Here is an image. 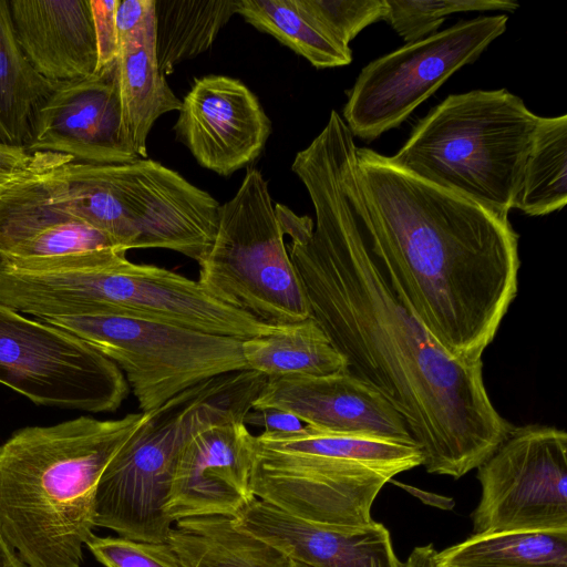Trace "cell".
I'll list each match as a JSON object with an SVG mask.
<instances>
[{
  "instance_id": "4",
  "label": "cell",
  "mask_w": 567,
  "mask_h": 567,
  "mask_svg": "<svg viewBox=\"0 0 567 567\" xmlns=\"http://www.w3.org/2000/svg\"><path fill=\"white\" fill-rule=\"evenodd\" d=\"M28 168L55 203L126 251L164 248L199 264L214 241L220 204L156 161L89 164L33 152Z\"/></svg>"
},
{
  "instance_id": "18",
  "label": "cell",
  "mask_w": 567,
  "mask_h": 567,
  "mask_svg": "<svg viewBox=\"0 0 567 567\" xmlns=\"http://www.w3.org/2000/svg\"><path fill=\"white\" fill-rule=\"evenodd\" d=\"M236 524L308 567H403L390 532L381 524L332 529L296 517L255 498Z\"/></svg>"
},
{
  "instance_id": "24",
  "label": "cell",
  "mask_w": 567,
  "mask_h": 567,
  "mask_svg": "<svg viewBox=\"0 0 567 567\" xmlns=\"http://www.w3.org/2000/svg\"><path fill=\"white\" fill-rule=\"evenodd\" d=\"M55 85L28 61L16 38L9 1L0 0V144L27 148L39 110Z\"/></svg>"
},
{
  "instance_id": "15",
  "label": "cell",
  "mask_w": 567,
  "mask_h": 567,
  "mask_svg": "<svg viewBox=\"0 0 567 567\" xmlns=\"http://www.w3.org/2000/svg\"><path fill=\"white\" fill-rule=\"evenodd\" d=\"M254 435L241 416L199 427L182 449L166 515L172 523L190 517L237 515L255 498L250 477Z\"/></svg>"
},
{
  "instance_id": "21",
  "label": "cell",
  "mask_w": 567,
  "mask_h": 567,
  "mask_svg": "<svg viewBox=\"0 0 567 567\" xmlns=\"http://www.w3.org/2000/svg\"><path fill=\"white\" fill-rule=\"evenodd\" d=\"M18 43L32 68L53 83L96 72L90 0H9Z\"/></svg>"
},
{
  "instance_id": "35",
  "label": "cell",
  "mask_w": 567,
  "mask_h": 567,
  "mask_svg": "<svg viewBox=\"0 0 567 567\" xmlns=\"http://www.w3.org/2000/svg\"><path fill=\"white\" fill-rule=\"evenodd\" d=\"M433 544L415 547L403 563V567H441L435 560Z\"/></svg>"
},
{
  "instance_id": "33",
  "label": "cell",
  "mask_w": 567,
  "mask_h": 567,
  "mask_svg": "<svg viewBox=\"0 0 567 567\" xmlns=\"http://www.w3.org/2000/svg\"><path fill=\"white\" fill-rule=\"evenodd\" d=\"M245 424L262 425L264 432L290 433L301 430V421L295 415L277 409L250 410L244 419Z\"/></svg>"
},
{
  "instance_id": "14",
  "label": "cell",
  "mask_w": 567,
  "mask_h": 567,
  "mask_svg": "<svg viewBox=\"0 0 567 567\" xmlns=\"http://www.w3.org/2000/svg\"><path fill=\"white\" fill-rule=\"evenodd\" d=\"M25 150L66 154L89 164L140 159L123 124L116 60L87 78L56 83L39 110Z\"/></svg>"
},
{
  "instance_id": "29",
  "label": "cell",
  "mask_w": 567,
  "mask_h": 567,
  "mask_svg": "<svg viewBox=\"0 0 567 567\" xmlns=\"http://www.w3.org/2000/svg\"><path fill=\"white\" fill-rule=\"evenodd\" d=\"M385 20L406 42L435 33L447 16L466 11L505 10L518 4L509 0H385Z\"/></svg>"
},
{
  "instance_id": "10",
  "label": "cell",
  "mask_w": 567,
  "mask_h": 567,
  "mask_svg": "<svg viewBox=\"0 0 567 567\" xmlns=\"http://www.w3.org/2000/svg\"><path fill=\"white\" fill-rule=\"evenodd\" d=\"M42 321L76 336L112 360L143 413L208 379L247 369L244 340L229 336L128 315Z\"/></svg>"
},
{
  "instance_id": "22",
  "label": "cell",
  "mask_w": 567,
  "mask_h": 567,
  "mask_svg": "<svg viewBox=\"0 0 567 567\" xmlns=\"http://www.w3.org/2000/svg\"><path fill=\"white\" fill-rule=\"evenodd\" d=\"M167 542L183 567H291L282 551L240 528L234 517L176 520Z\"/></svg>"
},
{
  "instance_id": "17",
  "label": "cell",
  "mask_w": 567,
  "mask_h": 567,
  "mask_svg": "<svg viewBox=\"0 0 567 567\" xmlns=\"http://www.w3.org/2000/svg\"><path fill=\"white\" fill-rule=\"evenodd\" d=\"M264 409L288 412L323 431L415 444L391 404L348 370L320 377L267 379L251 410Z\"/></svg>"
},
{
  "instance_id": "32",
  "label": "cell",
  "mask_w": 567,
  "mask_h": 567,
  "mask_svg": "<svg viewBox=\"0 0 567 567\" xmlns=\"http://www.w3.org/2000/svg\"><path fill=\"white\" fill-rule=\"evenodd\" d=\"M120 0H90L97 48L96 71L114 62L118 54L116 10Z\"/></svg>"
},
{
  "instance_id": "23",
  "label": "cell",
  "mask_w": 567,
  "mask_h": 567,
  "mask_svg": "<svg viewBox=\"0 0 567 567\" xmlns=\"http://www.w3.org/2000/svg\"><path fill=\"white\" fill-rule=\"evenodd\" d=\"M243 355L247 369L267 379L320 377L348 370L346 359L311 317L244 340Z\"/></svg>"
},
{
  "instance_id": "7",
  "label": "cell",
  "mask_w": 567,
  "mask_h": 567,
  "mask_svg": "<svg viewBox=\"0 0 567 567\" xmlns=\"http://www.w3.org/2000/svg\"><path fill=\"white\" fill-rule=\"evenodd\" d=\"M266 377L252 370L220 374L146 412L97 485L95 525L118 536L166 543L173 523L165 508L182 449L199 427L245 419Z\"/></svg>"
},
{
  "instance_id": "2",
  "label": "cell",
  "mask_w": 567,
  "mask_h": 567,
  "mask_svg": "<svg viewBox=\"0 0 567 567\" xmlns=\"http://www.w3.org/2000/svg\"><path fill=\"white\" fill-rule=\"evenodd\" d=\"M369 247L391 287L452 355L470 361L517 293L518 235L508 218L357 148Z\"/></svg>"
},
{
  "instance_id": "20",
  "label": "cell",
  "mask_w": 567,
  "mask_h": 567,
  "mask_svg": "<svg viewBox=\"0 0 567 567\" xmlns=\"http://www.w3.org/2000/svg\"><path fill=\"white\" fill-rule=\"evenodd\" d=\"M117 81L125 132L141 158L156 120L182 101L161 72L156 55L154 0H120L116 10Z\"/></svg>"
},
{
  "instance_id": "6",
  "label": "cell",
  "mask_w": 567,
  "mask_h": 567,
  "mask_svg": "<svg viewBox=\"0 0 567 567\" xmlns=\"http://www.w3.org/2000/svg\"><path fill=\"white\" fill-rule=\"evenodd\" d=\"M537 120L506 89L451 94L389 159L508 218Z\"/></svg>"
},
{
  "instance_id": "25",
  "label": "cell",
  "mask_w": 567,
  "mask_h": 567,
  "mask_svg": "<svg viewBox=\"0 0 567 567\" xmlns=\"http://www.w3.org/2000/svg\"><path fill=\"white\" fill-rule=\"evenodd\" d=\"M158 66L172 74L182 62L207 51L237 13V0H154Z\"/></svg>"
},
{
  "instance_id": "13",
  "label": "cell",
  "mask_w": 567,
  "mask_h": 567,
  "mask_svg": "<svg viewBox=\"0 0 567 567\" xmlns=\"http://www.w3.org/2000/svg\"><path fill=\"white\" fill-rule=\"evenodd\" d=\"M482 493L473 534L567 532V434L528 424L512 430L477 467Z\"/></svg>"
},
{
  "instance_id": "5",
  "label": "cell",
  "mask_w": 567,
  "mask_h": 567,
  "mask_svg": "<svg viewBox=\"0 0 567 567\" xmlns=\"http://www.w3.org/2000/svg\"><path fill=\"white\" fill-rule=\"evenodd\" d=\"M422 465L415 444L305 425L254 436V495L311 524L347 529L373 522L371 508L395 475Z\"/></svg>"
},
{
  "instance_id": "30",
  "label": "cell",
  "mask_w": 567,
  "mask_h": 567,
  "mask_svg": "<svg viewBox=\"0 0 567 567\" xmlns=\"http://www.w3.org/2000/svg\"><path fill=\"white\" fill-rule=\"evenodd\" d=\"M296 3L346 47L364 28L386 14L385 0H296Z\"/></svg>"
},
{
  "instance_id": "28",
  "label": "cell",
  "mask_w": 567,
  "mask_h": 567,
  "mask_svg": "<svg viewBox=\"0 0 567 567\" xmlns=\"http://www.w3.org/2000/svg\"><path fill=\"white\" fill-rule=\"evenodd\" d=\"M237 13L318 69L352 61L351 49L329 35L296 0H237Z\"/></svg>"
},
{
  "instance_id": "31",
  "label": "cell",
  "mask_w": 567,
  "mask_h": 567,
  "mask_svg": "<svg viewBox=\"0 0 567 567\" xmlns=\"http://www.w3.org/2000/svg\"><path fill=\"white\" fill-rule=\"evenodd\" d=\"M85 546L105 567H183L168 542L151 543L93 534Z\"/></svg>"
},
{
  "instance_id": "27",
  "label": "cell",
  "mask_w": 567,
  "mask_h": 567,
  "mask_svg": "<svg viewBox=\"0 0 567 567\" xmlns=\"http://www.w3.org/2000/svg\"><path fill=\"white\" fill-rule=\"evenodd\" d=\"M567 203V115L538 116L512 208L544 216Z\"/></svg>"
},
{
  "instance_id": "1",
  "label": "cell",
  "mask_w": 567,
  "mask_h": 567,
  "mask_svg": "<svg viewBox=\"0 0 567 567\" xmlns=\"http://www.w3.org/2000/svg\"><path fill=\"white\" fill-rule=\"evenodd\" d=\"M316 219L285 205L275 210L310 317L348 371L402 416L431 474L460 478L477 468L514 426L493 405L483 362L458 359L395 291L364 230L365 200L349 140L312 144L291 165Z\"/></svg>"
},
{
  "instance_id": "9",
  "label": "cell",
  "mask_w": 567,
  "mask_h": 567,
  "mask_svg": "<svg viewBox=\"0 0 567 567\" xmlns=\"http://www.w3.org/2000/svg\"><path fill=\"white\" fill-rule=\"evenodd\" d=\"M268 183L248 168L235 196L220 205L214 241L198 264L202 288L270 326L310 317L284 240Z\"/></svg>"
},
{
  "instance_id": "8",
  "label": "cell",
  "mask_w": 567,
  "mask_h": 567,
  "mask_svg": "<svg viewBox=\"0 0 567 567\" xmlns=\"http://www.w3.org/2000/svg\"><path fill=\"white\" fill-rule=\"evenodd\" d=\"M43 292L56 317L128 315L240 340L277 327L215 299L196 280L134 264L114 247L56 258L45 271Z\"/></svg>"
},
{
  "instance_id": "19",
  "label": "cell",
  "mask_w": 567,
  "mask_h": 567,
  "mask_svg": "<svg viewBox=\"0 0 567 567\" xmlns=\"http://www.w3.org/2000/svg\"><path fill=\"white\" fill-rule=\"evenodd\" d=\"M110 247L121 248L55 203L28 166L0 186V256L31 259Z\"/></svg>"
},
{
  "instance_id": "36",
  "label": "cell",
  "mask_w": 567,
  "mask_h": 567,
  "mask_svg": "<svg viewBox=\"0 0 567 567\" xmlns=\"http://www.w3.org/2000/svg\"><path fill=\"white\" fill-rule=\"evenodd\" d=\"M0 567H27L0 533Z\"/></svg>"
},
{
  "instance_id": "34",
  "label": "cell",
  "mask_w": 567,
  "mask_h": 567,
  "mask_svg": "<svg viewBox=\"0 0 567 567\" xmlns=\"http://www.w3.org/2000/svg\"><path fill=\"white\" fill-rule=\"evenodd\" d=\"M29 161L25 148L0 144V186L24 171Z\"/></svg>"
},
{
  "instance_id": "12",
  "label": "cell",
  "mask_w": 567,
  "mask_h": 567,
  "mask_svg": "<svg viewBox=\"0 0 567 567\" xmlns=\"http://www.w3.org/2000/svg\"><path fill=\"white\" fill-rule=\"evenodd\" d=\"M507 20L498 14L458 21L371 61L347 92L343 121L351 134L372 141L399 126L503 34Z\"/></svg>"
},
{
  "instance_id": "11",
  "label": "cell",
  "mask_w": 567,
  "mask_h": 567,
  "mask_svg": "<svg viewBox=\"0 0 567 567\" xmlns=\"http://www.w3.org/2000/svg\"><path fill=\"white\" fill-rule=\"evenodd\" d=\"M0 384L42 406L114 412L130 385L120 368L76 336L0 302Z\"/></svg>"
},
{
  "instance_id": "37",
  "label": "cell",
  "mask_w": 567,
  "mask_h": 567,
  "mask_svg": "<svg viewBox=\"0 0 567 567\" xmlns=\"http://www.w3.org/2000/svg\"><path fill=\"white\" fill-rule=\"evenodd\" d=\"M291 567H308V566H305V565H302L300 563L291 560Z\"/></svg>"
},
{
  "instance_id": "26",
  "label": "cell",
  "mask_w": 567,
  "mask_h": 567,
  "mask_svg": "<svg viewBox=\"0 0 567 567\" xmlns=\"http://www.w3.org/2000/svg\"><path fill=\"white\" fill-rule=\"evenodd\" d=\"M441 567H567V532H493L436 550Z\"/></svg>"
},
{
  "instance_id": "3",
  "label": "cell",
  "mask_w": 567,
  "mask_h": 567,
  "mask_svg": "<svg viewBox=\"0 0 567 567\" xmlns=\"http://www.w3.org/2000/svg\"><path fill=\"white\" fill-rule=\"evenodd\" d=\"M144 416L81 415L19 429L0 445V533L25 566H81L101 476Z\"/></svg>"
},
{
  "instance_id": "38",
  "label": "cell",
  "mask_w": 567,
  "mask_h": 567,
  "mask_svg": "<svg viewBox=\"0 0 567 567\" xmlns=\"http://www.w3.org/2000/svg\"><path fill=\"white\" fill-rule=\"evenodd\" d=\"M28 567V566H27Z\"/></svg>"
},
{
  "instance_id": "16",
  "label": "cell",
  "mask_w": 567,
  "mask_h": 567,
  "mask_svg": "<svg viewBox=\"0 0 567 567\" xmlns=\"http://www.w3.org/2000/svg\"><path fill=\"white\" fill-rule=\"evenodd\" d=\"M178 112L176 138L202 167L224 177L254 162L271 133L256 95L225 75L196 79Z\"/></svg>"
}]
</instances>
